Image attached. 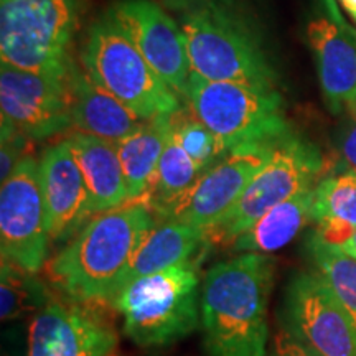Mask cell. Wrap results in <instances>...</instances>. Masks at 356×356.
Listing matches in <instances>:
<instances>
[{"mask_svg": "<svg viewBox=\"0 0 356 356\" xmlns=\"http://www.w3.org/2000/svg\"><path fill=\"white\" fill-rule=\"evenodd\" d=\"M315 185L293 195L273 210L264 213L251 228L229 244L233 251L269 254L279 251L305 228L312 220Z\"/></svg>", "mask_w": 356, "mask_h": 356, "instance_id": "obj_21", "label": "cell"}, {"mask_svg": "<svg viewBox=\"0 0 356 356\" xmlns=\"http://www.w3.org/2000/svg\"><path fill=\"white\" fill-rule=\"evenodd\" d=\"M50 243L38 160L26 155L0 186L2 259L38 274L48 262Z\"/></svg>", "mask_w": 356, "mask_h": 356, "instance_id": "obj_9", "label": "cell"}, {"mask_svg": "<svg viewBox=\"0 0 356 356\" xmlns=\"http://www.w3.org/2000/svg\"><path fill=\"white\" fill-rule=\"evenodd\" d=\"M66 140L83 173L92 215L96 216L129 202L122 165L114 142L79 131L71 134Z\"/></svg>", "mask_w": 356, "mask_h": 356, "instance_id": "obj_19", "label": "cell"}, {"mask_svg": "<svg viewBox=\"0 0 356 356\" xmlns=\"http://www.w3.org/2000/svg\"><path fill=\"white\" fill-rule=\"evenodd\" d=\"M312 220L327 243L341 246L356 231V172L345 168L315 185Z\"/></svg>", "mask_w": 356, "mask_h": 356, "instance_id": "obj_22", "label": "cell"}, {"mask_svg": "<svg viewBox=\"0 0 356 356\" xmlns=\"http://www.w3.org/2000/svg\"><path fill=\"white\" fill-rule=\"evenodd\" d=\"M79 58L96 83L144 121L181 108L177 92L147 63L109 12L89 26Z\"/></svg>", "mask_w": 356, "mask_h": 356, "instance_id": "obj_5", "label": "cell"}, {"mask_svg": "<svg viewBox=\"0 0 356 356\" xmlns=\"http://www.w3.org/2000/svg\"><path fill=\"white\" fill-rule=\"evenodd\" d=\"M315 273L345 307L356 325V259L337 244L327 243L317 231L307 241Z\"/></svg>", "mask_w": 356, "mask_h": 356, "instance_id": "obj_24", "label": "cell"}, {"mask_svg": "<svg viewBox=\"0 0 356 356\" xmlns=\"http://www.w3.org/2000/svg\"><path fill=\"white\" fill-rule=\"evenodd\" d=\"M340 248L345 249V251L348 252V254H351L356 259V231H355L353 234H351V238L348 239V241H345Z\"/></svg>", "mask_w": 356, "mask_h": 356, "instance_id": "obj_29", "label": "cell"}, {"mask_svg": "<svg viewBox=\"0 0 356 356\" xmlns=\"http://www.w3.org/2000/svg\"><path fill=\"white\" fill-rule=\"evenodd\" d=\"M2 2H13V0H2Z\"/></svg>", "mask_w": 356, "mask_h": 356, "instance_id": "obj_33", "label": "cell"}, {"mask_svg": "<svg viewBox=\"0 0 356 356\" xmlns=\"http://www.w3.org/2000/svg\"><path fill=\"white\" fill-rule=\"evenodd\" d=\"M144 198L99 213L47 262L48 280L61 296L79 302L109 304L134 254L155 225Z\"/></svg>", "mask_w": 356, "mask_h": 356, "instance_id": "obj_1", "label": "cell"}, {"mask_svg": "<svg viewBox=\"0 0 356 356\" xmlns=\"http://www.w3.org/2000/svg\"><path fill=\"white\" fill-rule=\"evenodd\" d=\"M200 259L132 280L109 302L124 333L142 348H163L197 330L202 320Z\"/></svg>", "mask_w": 356, "mask_h": 356, "instance_id": "obj_4", "label": "cell"}, {"mask_svg": "<svg viewBox=\"0 0 356 356\" xmlns=\"http://www.w3.org/2000/svg\"><path fill=\"white\" fill-rule=\"evenodd\" d=\"M322 168L323 159L314 144L292 132L280 137L238 203L208 231L210 239L229 246L264 213L314 186Z\"/></svg>", "mask_w": 356, "mask_h": 356, "instance_id": "obj_8", "label": "cell"}, {"mask_svg": "<svg viewBox=\"0 0 356 356\" xmlns=\"http://www.w3.org/2000/svg\"><path fill=\"white\" fill-rule=\"evenodd\" d=\"M81 0H13L0 6V58L15 68L66 76Z\"/></svg>", "mask_w": 356, "mask_h": 356, "instance_id": "obj_7", "label": "cell"}, {"mask_svg": "<svg viewBox=\"0 0 356 356\" xmlns=\"http://www.w3.org/2000/svg\"><path fill=\"white\" fill-rule=\"evenodd\" d=\"M172 131L202 173L229 152L190 108H180L172 114Z\"/></svg>", "mask_w": 356, "mask_h": 356, "instance_id": "obj_26", "label": "cell"}, {"mask_svg": "<svg viewBox=\"0 0 356 356\" xmlns=\"http://www.w3.org/2000/svg\"><path fill=\"white\" fill-rule=\"evenodd\" d=\"M170 126L172 114H162L142 121L139 127L121 140L114 142L121 160L129 200L145 198L149 193Z\"/></svg>", "mask_w": 356, "mask_h": 356, "instance_id": "obj_20", "label": "cell"}, {"mask_svg": "<svg viewBox=\"0 0 356 356\" xmlns=\"http://www.w3.org/2000/svg\"><path fill=\"white\" fill-rule=\"evenodd\" d=\"M68 81L73 97L71 119L76 131L118 142L144 121L108 89L96 83L74 60L70 63Z\"/></svg>", "mask_w": 356, "mask_h": 356, "instance_id": "obj_17", "label": "cell"}, {"mask_svg": "<svg viewBox=\"0 0 356 356\" xmlns=\"http://www.w3.org/2000/svg\"><path fill=\"white\" fill-rule=\"evenodd\" d=\"M168 2L175 3L177 7H186L193 6V3H202V2H211V0H168Z\"/></svg>", "mask_w": 356, "mask_h": 356, "instance_id": "obj_31", "label": "cell"}, {"mask_svg": "<svg viewBox=\"0 0 356 356\" xmlns=\"http://www.w3.org/2000/svg\"><path fill=\"white\" fill-rule=\"evenodd\" d=\"M185 99L228 150L267 144L291 132L277 89L211 81L191 71Z\"/></svg>", "mask_w": 356, "mask_h": 356, "instance_id": "obj_6", "label": "cell"}, {"mask_svg": "<svg viewBox=\"0 0 356 356\" xmlns=\"http://www.w3.org/2000/svg\"><path fill=\"white\" fill-rule=\"evenodd\" d=\"M338 152L345 167L356 172V115H351L338 131Z\"/></svg>", "mask_w": 356, "mask_h": 356, "instance_id": "obj_27", "label": "cell"}, {"mask_svg": "<svg viewBox=\"0 0 356 356\" xmlns=\"http://www.w3.org/2000/svg\"><path fill=\"white\" fill-rule=\"evenodd\" d=\"M270 356H322L314 348L302 343L296 337L291 335L287 330L280 328V332L275 335L274 348Z\"/></svg>", "mask_w": 356, "mask_h": 356, "instance_id": "obj_28", "label": "cell"}, {"mask_svg": "<svg viewBox=\"0 0 356 356\" xmlns=\"http://www.w3.org/2000/svg\"><path fill=\"white\" fill-rule=\"evenodd\" d=\"M274 144L275 140L229 150L215 165L203 172L181 197L155 213V218L210 231L238 203L249 181L267 162Z\"/></svg>", "mask_w": 356, "mask_h": 356, "instance_id": "obj_10", "label": "cell"}, {"mask_svg": "<svg viewBox=\"0 0 356 356\" xmlns=\"http://www.w3.org/2000/svg\"><path fill=\"white\" fill-rule=\"evenodd\" d=\"M327 108L340 114L356 97V30L335 0H318L305 26Z\"/></svg>", "mask_w": 356, "mask_h": 356, "instance_id": "obj_15", "label": "cell"}, {"mask_svg": "<svg viewBox=\"0 0 356 356\" xmlns=\"http://www.w3.org/2000/svg\"><path fill=\"white\" fill-rule=\"evenodd\" d=\"M346 109H348V113H350L351 115H356V97H355L353 101L350 102V104H348V108H346Z\"/></svg>", "mask_w": 356, "mask_h": 356, "instance_id": "obj_32", "label": "cell"}, {"mask_svg": "<svg viewBox=\"0 0 356 356\" xmlns=\"http://www.w3.org/2000/svg\"><path fill=\"white\" fill-rule=\"evenodd\" d=\"M0 315L3 322H10L37 314L51 300V293L37 277L15 266L13 262L2 259V274H0Z\"/></svg>", "mask_w": 356, "mask_h": 356, "instance_id": "obj_25", "label": "cell"}, {"mask_svg": "<svg viewBox=\"0 0 356 356\" xmlns=\"http://www.w3.org/2000/svg\"><path fill=\"white\" fill-rule=\"evenodd\" d=\"M275 262L270 256L243 252L218 262L202 286V327L208 356H266L267 305Z\"/></svg>", "mask_w": 356, "mask_h": 356, "instance_id": "obj_2", "label": "cell"}, {"mask_svg": "<svg viewBox=\"0 0 356 356\" xmlns=\"http://www.w3.org/2000/svg\"><path fill=\"white\" fill-rule=\"evenodd\" d=\"M38 168L50 241L70 243L95 215L83 173L68 140L44 149Z\"/></svg>", "mask_w": 356, "mask_h": 356, "instance_id": "obj_16", "label": "cell"}, {"mask_svg": "<svg viewBox=\"0 0 356 356\" xmlns=\"http://www.w3.org/2000/svg\"><path fill=\"white\" fill-rule=\"evenodd\" d=\"M118 333L92 302L51 299L35 314L26 356H113Z\"/></svg>", "mask_w": 356, "mask_h": 356, "instance_id": "obj_13", "label": "cell"}, {"mask_svg": "<svg viewBox=\"0 0 356 356\" xmlns=\"http://www.w3.org/2000/svg\"><path fill=\"white\" fill-rule=\"evenodd\" d=\"M210 243V233L207 229L157 218L152 229L147 233L144 241L134 254L131 264L127 266L126 273L119 280L115 293L127 284H131L132 280L193 261L195 256L203 254Z\"/></svg>", "mask_w": 356, "mask_h": 356, "instance_id": "obj_18", "label": "cell"}, {"mask_svg": "<svg viewBox=\"0 0 356 356\" xmlns=\"http://www.w3.org/2000/svg\"><path fill=\"white\" fill-rule=\"evenodd\" d=\"M68 74L40 73L0 65L2 118L15 124L29 139L42 140L73 126Z\"/></svg>", "mask_w": 356, "mask_h": 356, "instance_id": "obj_12", "label": "cell"}, {"mask_svg": "<svg viewBox=\"0 0 356 356\" xmlns=\"http://www.w3.org/2000/svg\"><path fill=\"white\" fill-rule=\"evenodd\" d=\"M200 175L202 172L198 170L190 155L177 140L170 126V132H168L162 157L159 160L152 185L144 200L150 204L154 213H159L175 202L178 197H181L197 181Z\"/></svg>", "mask_w": 356, "mask_h": 356, "instance_id": "obj_23", "label": "cell"}, {"mask_svg": "<svg viewBox=\"0 0 356 356\" xmlns=\"http://www.w3.org/2000/svg\"><path fill=\"white\" fill-rule=\"evenodd\" d=\"M108 12L159 76L185 97L191 68L180 24L152 0H118Z\"/></svg>", "mask_w": 356, "mask_h": 356, "instance_id": "obj_14", "label": "cell"}, {"mask_svg": "<svg viewBox=\"0 0 356 356\" xmlns=\"http://www.w3.org/2000/svg\"><path fill=\"white\" fill-rule=\"evenodd\" d=\"M282 328L322 356H356V325L315 273H299L284 297Z\"/></svg>", "mask_w": 356, "mask_h": 356, "instance_id": "obj_11", "label": "cell"}, {"mask_svg": "<svg viewBox=\"0 0 356 356\" xmlns=\"http://www.w3.org/2000/svg\"><path fill=\"white\" fill-rule=\"evenodd\" d=\"M190 68L211 81L275 89L277 73L256 29L226 0L180 7Z\"/></svg>", "mask_w": 356, "mask_h": 356, "instance_id": "obj_3", "label": "cell"}, {"mask_svg": "<svg viewBox=\"0 0 356 356\" xmlns=\"http://www.w3.org/2000/svg\"><path fill=\"white\" fill-rule=\"evenodd\" d=\"M340 3L356 22V0H340Z\"/></svg>", "mask_w": 356, "mask_h": 356, "instance_id": "obj_30", "label": "cell"}]
</instances>
